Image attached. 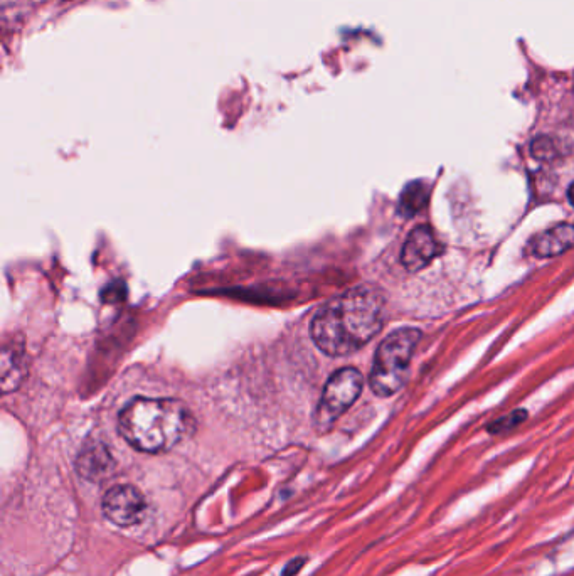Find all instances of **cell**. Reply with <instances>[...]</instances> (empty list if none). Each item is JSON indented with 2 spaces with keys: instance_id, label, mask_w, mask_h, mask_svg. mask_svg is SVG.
Segmentation results:
<instances>
[{
  "instance_id": "cell-15",
  "label": "cell",
  "mask_w": 574,
  "mask_h": 576,
  "mask_svg": "<svg viewBox=\"0 0 574 576\" xmlns=\"http://www.w3.org/2000/svg\"><path fill=\"white\" fill-rule=\"evenodd\" d=\"M568 201L571 203V206L574 208V182L569 186L568 189Z\"/></svg>"
},
{
  "instance_id": "cell-10",
  "label": "cell",
  "mask_w": 574,
  "mask_h": 576,
  "mask_svg": "<svg viewBox=\"0 0 574 576\" xmlns=\"http://www.w3.org/2000/svg\"><path fill=\"white\" fill-rule=\"evenodd\" d=\"M2 384H4V393L14 390L21 383L22 374V358L21 352H17V347L6 346L4 349V356H2Z\"/></svg>"
},
{
  "instance_id": "cell-7",
  "label": "cell",
  "mask_w": 574,
  "mask_h": 576,
  "mask_svg": "<svg viewBox=\"0 0 574 576\" xmlns=\"http://www.w3.org/2000/svg\"><path fill=\"white\" fill-rule=\"evenodd\" d=\"M113 469H115V460L107 445L101 442L86 443L76 457V472L90 482L107 479Z\"/></svg>"
},
{
  "instance_id": "cell-3",
  "label": "cell",
  "mask_w": 574,
  "mask_h": 576,
  "mask_svg": "<svg viewBox=\"0 0 574 576\" xmlns=\"http://www.w3.org/2000/svg\"><path fill=\"white\" fill-rule=\"evenodd\" d=\"M420 339L421 332L418 329L404 327L391 332L381 342L369 378L371 390L376 395L388 398L403 388L410 376L411 361Z\"/></svg>"
},
{
  "instance_id": "cell-5",
  "label": "cell",
  "mask_w": 574,
  "mask_h": 576,
  "mask_svg": "<svg viewBox=\"0 0 574 576\" xmlns=\"http://www.w3.org/2000/svg\"><path fill=\"white\" fill-rule=\"evenodd\" d=\"M101 511L118 528H132L144 519L147 501L137 487L120 484L105 492L101 499Z\"/></svg>"
},
{
  "instance_id": "cell-6",
  "label": "cell",
  "mask_w": 574,
  "mask_h": 576,
  "mask_svg": "<svg viewBox=\"0 0 574 576\" xmlns=\"http://www.w3.org/2000/svg\"><path fill=\"white\" fill-rule=\"evenodd\" d=\"M440 253V245L428 226H418L404 243L401 263L408 272H420Z\"/></svg>"
},
{
  "instance_id": "cell-12",
  "label": "cell",
  "mask_w": 574,
  "mask_h": 576,
  "mask_svg": "<svg viewBox=\"0 0 574 576\" xmlns=\"http://www.w3.org/2000/svg\"><path fill=\"white\" fill-rule=\"evenodd\" d=\"M532 155L539 160H551L558 155V149L551 137H537L531 145Z\"/></svg>"
},
{
  "instance_id": "cell-13",
  "label": "cell",
  "mask_w": 574,
  "mask_h": 576,
  "mask_svg": "<svg viewBox=\"0 0 574 576\" xmlns=\"http://www.w3.org/2000/svg\"><path fill=\"white\" fill-rule=\"evenodd\" d=\"M115 294L118 295V299H125V294H127L125 283L113 282L112 285H108V287L103 290V299L107 300V302H112V304H115V302H117V297H115Z\"/></svg>"
},
{
  "instance_id": "cell-1",
  "label": "cell",
  "mask_w": 574,
  "mask_h": 576,
  "mask_svg": "<svg viewBox=\"0 0 574 576\" xmlns=\"http://www.w3.org/2000/svg\"><path fill=\"white\" fill-rule=\"evenodd\" d=\"M386 299L373 285H359L322 305L310 326L320 351L332 358L359 351L383 329Z\"/></svg>"
},
{
  "instance_id": "cell-8",
  "label": "cell",
  "mask_w": 574,
  "mask_h": 576,
  "mask_svg": "<svg viewBox=\"0 0 574 576\" xmlns=\"http://www.w3.org/2000/svg\"><path fill=\"white\" fill-rule=\"evenodd\" d=\"M532 253L537 258H553L563 255L574 246V224H558L546 230L532 241Z\"/></svg>"
},
{
  "instance_id": "cell-9",
  "label": "cell",
  "mask_w": 574,
  "mask_h": 576,
  "mask_svg": "<svg viewBox=\"0 0 574 576\" xmlns=\"http://www.w3.org/2000/svg\"><path fill=\"white\" fill-rule=\"evenodd\" d=\"M428 198H430V191H428L425 182H410L401 192L398 206L399 214L404 218H413L426 208Z\"/></svg>"
},
{
  "instance_id": "cell-4",
  "label": "cell",
  "mask_w": 574,
  "mask_h": 576,
  "mask_svg": "<svg viewBox=\"0 0 574 576\" xmlns=\"http://www.w3.org/2000/svg\"><path fill=\"white\" fill-rule=\"evenodd\" d=\"M364 378L354 368H344L332 374L320 398L315 423L322 432L329 430L361 396Z\"/></svg>"
},
{
  "instance_id": "cell-2",
  "label": "cell",
  "mask_w": 574,
  "mask_h": 576,
  "mask_svg": "<svg viewBox=\"0 0 574 576\" xmlns=\"http://www.w3.org/2000/svg\"><path fill=\"white\" fill-rule=\"evenodd\" d=\"M118 432L135 450L162 454L196 432V418L179 400L135 398L120 411Z\"/></svg>"
},
{
  "instance_id": "cell-14",
  "label": "cell",
  "mask_w": 574,
  "mask_h": 576,
  "mask_svg": "<svg viewBox=\"0 0 574 576\" xmlns=\"http://www.w3.org/2000/svg\"><path fill=\"white\" fill-rule=\"evenodd\" d=\"M303 566V560H295L287 566V570L283 573V576H293L295 573L300 571V568Z\"/></svg>"
},
{
  "instance_id": "cell-11",
  "label": "cell",
  "mask_w": 574,
  "mask_h": 576,
  "mask_svg": "<svg viewBox=\"0 0 574 576\" xmlns=\"http://www.w3.org/2000/svg\"><path fill=\"white\" fill-rule=\"evenodd\" d=\"M527 418L526 410H516L509 413V415L502 416L499 420H495L489 427V432L492 435H500V433L511 432L514 428L519 427Z\"/></svg>"
}]
</instances>
